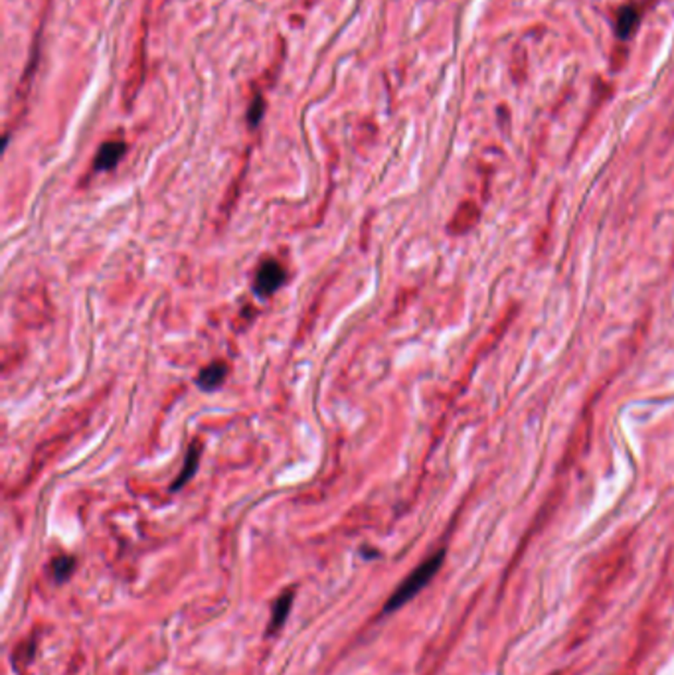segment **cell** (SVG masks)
Segmentation results:
<instances>
[{
	"label": "cell",
	"instance_id": "cell-1",
	"mask_svg": "<svg viewBox=\"0 0 674 675\" xmlns=\"http://www.w3.org/2000/svg\"><path fill=\"white\" fill-rule=\"evenodd\" d=\"M443 557L445 553L439 551L431 555L429 559H425L422 565H417L414 571L409 573L404 580H402V585L397 587V589L390 594V599L385 600L384 609H382V614H392L395 610H400L402 606H405L409 600H414L422 590L431 582L437 571L441 569V565H443Z\"/></svg>",
	"mask_w": 674,
	"mask_h": 675
},
{
	"label": "cell",
	"instance_id": "cell-2",
	"mask_svg": "<svg viewBox=\"0 0 674 675\" xmlns=\"http://www.w3.org/2000/svg\"><path fill=\"white\" fill-rule=\"evenodd\" d=\"M285 283V269L281 266L277 261H265L263 265L257 269V275H255V293L260 296H269L273 295L281 285Z\"/></svg>",
	"mask_w": 674,
	"mask_h": 675
},
{
	"label": "cell",
	"instance_id": "cell-3",
	"mask_svg": "<svg viewBox=\"0 0 674 675\" xmlns=\"http://www.w3.org/2000/svg\"><path fill=\"white\" fill-rule=\"evenodd\" d=\"M127 151V144L123 141H109V143L101 144L99 153H97L95 160H93V168L97 172L111 170L115 168L119 160L123 158V154Z\"/></svg>",
	"mask_w": 674,
	"mask_h": 675
},
{
	"label": "cell",
	"instance_id": "cell-4",
	"mask_svg": "<svg viewBox=\"0 0 674 675\" xmlns=\"http://www.w3.org/2000/svg\"><path fill=\"white\" fill-rule=\"evenodd\" d=\"M293 597H295L293 590H285V592H281L279 599L273 602V606H271V620L269 624H267V634H275V632L287 622L291 609H293Z\"/></svg>",
	"mask_w": 674,
	"mask_h": 675
},
{
	"label": "cell",
	"instance_id": "cell-5",
	"mask_svg": "<svg viewBox=\"0 0 674 675\" xmlns=\"http://www.w3.org/2000/svg\"><path fill=\"white\" fill-rule=\"evenodd\" d=\"M226 373H228V365L223 362H214L208 368H204L198 375V385L206 391H212L216 387L222 385V381L226 380Z\"/></svg>",
	"mask_w": 674,
	"mask_h": 675
},
{
	"label": "cell",
	"instance_id": "cell-6",
	"mask_svg": "<svg viewBox=\"0 0 674 675\" xmlns=\"http://www.w3.org/2000/svg\"><path fill=\"white\" fill-rule=\"evenodd\" d=\"M639 24V10L635 6H625V8L619 10V16H617V34L621 38H627L633 34V30Z\"/></svg>",
	"mask_w": 674,
	"mask_h": 675
},
{
	"label": "cell",
	"instance_id": "cell-7",
	"mask_svg": "<svg viewBox=\"0 0 674 675\" xmlns=\"http://www.w3.org/2000/svg\"><path fill=\"white\" fill-rule=\"evenodd\" d=\"M198 460H200V447L198 445H192L190 450H188V454H186V462H184V470L178 474V480L174 482L173 488L170 490H180L190 478L196 472V468H198Z\"/></svg>",
	"mask_w": 674,
	"mask_h": 675
},
{
	"label": "cell",
	"instance_id": "cell-8",
	"mask_svg": "<svg viewBox=\"0 0 674 675\" xmlns=\"http://www.w3.org/2000/svg\"><path fill=\"white\" fill-rule=\"evenodd\" d=\"M50 567H52V577H54L56 582H66L76 571V559L69 557V555H59L52 561Z\"/></svg>",
	"mask_w": 674,
	"mask_h": 675
},
{
	"label": "cell",
	"instance_id": "cell-9",
	"mask_svg": "<svg viewBox=\"0 0 674 675\" xmlns=\"http://www.w3.org/2000/svg\"><path fill=\"white\" fill-rule=\"evenodd\" d=\"M263 113H265V101H263V97L257 95L255 99H253V103H251V107H250V113H248L251 127H255V124L260 123L261 117H263Z\"/></svg>",
	"mask_w": 674,
	"mask_h": 675
}]
</instances>
